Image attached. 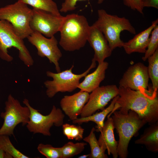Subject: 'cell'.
<instances>
[{"mask_svg": "<svg viewBox=\"0 0 158 158\" xmlns=\"http://www.w3.org/2000/svg\"><path fill=\"white\" fill-rule=\"evenodd\" d=\"M118 88V98L110 114L118 109L124 114L131 110L149 125L158 121L157 93L150 94L120 86Z\"/></svg>", "mask_w": 158, "mask_h": 158, "instance_id": "obj_1", "label": "cell"}, {"mask_svg": "<svg viewBox=\"0 0 158 158\" xmlns=\"http://www.w3.org/2000/svg\"><path fill=\"white\" fill-rule=\"evenodd\" d=\"M90 26L84 16L75 13L67 15L59 31V45L66 51L80 49L87 41Z\"/></svg>", "mask_w": 158, "mask_h": 158, "instance_id": "obj_2", "label": "cell"}, {"mask_svg": "<svg viewBox=\"0 0 158 158\" xmlns=\"http://www.w3.org/2000/svg\"><path fill=\"white\" fill-rule=\"evenodd\" d=\"M98 19L93 24L103 34L109 46L113 51L117 47H122L124 42L120 38V34L124 30L132 34L136 31L128 19L111 15L103 9L97 11Z\"/></svg>", "mask_w": 158, "mask_h": 158, "instance_id": "obj_3", "label": "cell"}, {"mask_svg": "<svg viewBox=\"0 0 158 158\" xmlns=\"http://www.w3.org/2000/svg\"><path fill=\"white\" fill-rule=\"evenodd\" d=\"M111 117L114 128L118 134L117 152L120 158H126L128 147L132 137L146 123L135 111L129 110L128 114H124L115 111Z\"/></svg>", "mask_w": 158, "mask_h": 158, "instance_id": "obj_4", "label": "cell"}, {"mask_svg": "<svg viewBox=\"0 0 158 158\" xmlns=\"http://www.w3.org/2000/svg\"><path fill=\"white\" fill-rule=\"evenodd\" d=\"M13 47L19 51V57L28 67L32 66L34 60L23 39L16 32L13 26L6 20H0V58L8 62L12 61L13 57L8 49Z\"/></svg>", "mask_w": 158, "mask_h": 158, "instance_id": "obj_5", "label": "cell"}, {"mask_svg": "<svg viewBox=\"0 0 158 158\" xmlns=\"http://www.w3.org/2000/svg\"><path fill=\"white\" fill-rule=\"evenodd\" d=\"M96 62L92 59V63L88 69L80 74L73 73V65L69 69L56 73L49 71H47V76L53 79L52 80H47L44 83L47 88L46 93L47 96L51 98L59 92H72L74 91L78 88L81 79L85 77L92 69L96 67Z\"/></svg>", "mask_w": 158, "mask_h": 158, "instance_id": "obj_6", "label": "cell"}, {"mask_svg": "<svg viewBox=\"0 0 158 158\" xmlns=\"http://www.w3.org/2000/svg\"><path fill=\"white\" fill-rule=\"evenodd\" d=\"M32 9L27 4L18 1L14 4L0 8V20L7 21L23 40L33 31L30 26Z\"/></svg>", "mask_w": 158, "mask_h": 158, "instance_id": "obj_7", "label": "cell"}, {"mask_svg": "<svg viewBox=\"0 0 158 158\" xmlns=\"http://www.w3.org/2000/svg\"><path fill=\"white\" fill-rule=\"evenodd\" d=\"M23 103L30 110L29 120L26 127L29 132L34 134L40 133L50 136V129L52 126L59 127L63 124L65 115L62 110L55 106H53L49 114L44 115L31 107L27 99H24Z\"/></svg>", "mask_w": 158, "mask_h": 158, "instance_id": "obj_8", "label": "cell"}, {"mask_svg": "<svg viewBox=\"0 0 158 158\" xmlns=\"http://www.w3.org/2000/svg\"><path fill=\"white\" fill-rule=\"evenodd\" d=\"M30 116L29 108L22 106L18 100L9 94L5 102V111L0 114L4 122L0 128V135H13L16 126L20 123L26 125Z\"/></svg>", "mask_w": 158, "mask_h": 158, "instance_id": "obj_9", "label": "cell"}, {"mask_svg": "<svg viewBox=\"0 0 158 158\" xmlns=\"http://www.w3.org/2000/svg\"><path fill=\"white\" fill-rule=\"evenodd\" d=\"M149 76L147 67L141 62L129 66L119 80L120 87L153 94L154 92L148 85Z\"/></svg>", "mask_w": 158, "mask_h": 158, "instance_id": "obj_10", "label": "cell"}, {"mask_svg": "<svg viewBox=\"0 0 158 158\" xmlns=\"http://www.w3.org/2000/svg\"><path fill=\"white\" fill-rule=\"evenodd\" d=\"M50 38H47L42 34L33 31L27 38L37 48L38 55L42 57H46L50 63L54 64L56 71L59 73L61 71L59 61L62 54L54 36Z\"/></svg>", "mask_w": 158, "mask_h": 158, "instance_id": "obj_11", "label": "cell"}, {"mask_svg": "<svg viewBox=\"0 0 158 158\" xmlns=\"http://www.w3.org/2000/svg\"><path fill=\"white\" fill-rule=\"evenodd\" d=\"M32 11L30 26L33 31L49 37L59 31L64 16L36 8H33Z\"/></svg>", "mask_w": 158, "mask_h": 158, "instance_id": "obj_12", "label": "cell"}, {"mask_svg": "<svg viewBox=\"0 0 158 158\" xmlns=\"http://www.w3.org/2000/svg\"><path fill=\"white\" fill-rule=\"evenodd\" d=\"M80 114L81 117L93 114L97 111H102L111 99L118 95V88L115 85L99 86L93 90Z\"/></svg>", "mask_w": 158, "mask_h": 158, "instance_id": "obj_13", "label": "cell"}, {"mask_svg": "<svg viewBox=\"0 0 158 158\" xmlns=\"http://www.w3.org/2000/svg\"><path fill=\"white\" fill-rule=\"evenodd\" d=\"M87 41L94 51L93 59L98 64L111 56L112 51L107 40L102 32L93 25L90 26Z\"/></svg>", "mask_w": 158, "mask_h": 158, "instance_id": "obj_14", "label": "cell"}, {"mask_svg": "<svg viewBox=\"0 0 158 158\" xmlns=\"http://www.w3.org/2000/svg\"><path fill=\"white\" fill-rule=\"evenodd\" d=\"M90 96L89 93L80 91L71 95H66L60 104L61 110L70 120L78 118L80 115Z\"/></svg>", "mask_w": 158, "mask_h": 158, "instance_id": "obj_15", "label": "cell"}, {"mask_svg": "<svg viewBox=\"0 0 158 158\" xmlns=\"http://www.w3.org/2000/svg\"><path fill=\"white\" fill-rule=\"evenodd\" d=\"M158 20L152 21L148 28L136 35L132 39L124 42L123 47L126 53L128 54L133 53H145L148 45L151 32L158 24Z\"/></svg>", "mask_w": 158, "mask_h": 158, "instance_id": "obj_16", "label": "cell"}, {"mask_svg": "<svg viewBox=\"0 0 158 158\" xmlns=\"http://www.w3.org/2000/svg\"><path fill=\"white\" fill-rule=\"evenodd\" d=\"M114 127L111 117H107L98 140L99 144L104 152L107 150L108 154H111L114 158L118 157L117 152L118 142L114 134Z\"/></svg>", "mask_w": 158, "mask_h": 158, "instance_id": "obj_17", "label": "cell"}, {"mask_svg": "<svg viewBox=\"0 0 158 158\" xmlns=\"http://www.w3.org/2000/svg\"><path fill=\"white\" fill-rule=\"evenodd\" d=\"M108 66L109 63L106 61L99 63L94 71L85 77L83 81L80 83L78 88L81 91L90 93L99 87L101 83L105 78L106 71Z\"/></svg>", "mask_w": 158, "mask_h": 158, "instance_id": "obj_18", "label": "cell"}, {"mask_svg": "<svg viewBox=\"0 0 158 158\" xmlns=\"http://www.w3.org/2000/svg\"><path fill=\"white\" fill-rule=\"evenodd\" d=\"M135 143L144 145L149 151L158 152V121L146 128L140 138L135 141Z\"/></svg>", "mask_w": 158, "mask_h": 158, "instance_id": "obj_19", "label": "cell"}, {"mask_svg": "<svg viewBox=\"0 0 158 158\" xmlns=\"http://www.w3.org/2000/svg\"><path fill=\"white\" fill-rule=\"evenodd\" d=\"M118 95L112 99L110 104L106 108L99 113L93 114L89 116L77 118L72 120L74 124H78L80 125L83 123L90 121L93 122L96 125L95 131L97 132H101L102 130L104 125V121L106 117L114 109L115 104L117 99Z\"/></svg>", "mask_w": 158, "mask_h": 158, "instance_id": "obj_20", "label": "cell"}, {"mask_svg": "<svg viewBox=\"0 0 158 158\" xmlns=\"http://www.w3.org/2000/svg\"><path fill=\"white\" fill-rule=\"evenodd\" d=\"M30 5L33 8L41 10L53 14H61L56 3L52 0H18Z\"/></svg>", "mask_w": 158, "mask_h": 158, "instance_id": "obj_21", "label": "cell"}, {"mask_svg": "<svg viewBox=\"0 0 158 158\" xmlns=\"http://www.w3.org/2000/svg\"><path fill=\"white\" fill-rule=\"evenodd\" d=\"M95 128L93 127L92 128L89 134L83 138L84 141L88 143L90 148V153L89 158H107V155L105 154L100 147L97 140L95 132Z\"/></svg>", "mask_w": 158, "mask_h": 158, "instance_id": "obj_22", "label": "cell"}, {"mask_svg": "<svg viewBox=\"0 0 158 158\" xmlns=\"http://www.w3.org/2000/svg\"><path fill=\"white\" fill-rule=\"evenodd\" d=\"M147 67L149 78L152 83L154 91L157 92L158 89V49L147 59Z\"/></svg>", "mask_w": 158, "mask_h": 158, "instance_id": "obj_23", "label": "cell"}, {"mask_svg": "<svg viewBox=\"0 0 158 158\" xmlns=\"http://www.w3.org/2000/svg\"><path fill=\"white\" fill-rule=\"evenodd\" d=\"M87 145L84 142L74 143L70 141L66 143L61 147L62 158H70L80 154Z\"/></svg>", "mask_w": 158, "mask_h": 158, "instance_id": "obj_24", "label": "cell"}, {"mask_svg": "<svg viewBox=\"0 0 158 158\" xmlns=\"http://www.w3.org/2000/svg\"><path fill=\"white\" fill-rule=\"evenodd\" d=\"M62 126L63 134L68 139L80 141L83 139L84 129L80 126L66 123Z\"/></svg>", "mask_w": 158, "mask_h": 158, "instance_id": "obj_25", "label": "cell"}, {"mask_svg": "<svg viewBox=\"0 0 158 158\" xmlns=\"http://www.w3.org/2000/svg\"><path fill=\"white\" fill-rule=\"evenodd\" d=\"M0 148L10 154L14 158H29L16 149L12 143L9 136L0 135Z\"/></svg>", "mask_w": 158, "mask_h": 158, "instance_id": "obj_26", "label": "cell"}, {"mask_svg": "<svg viewBox=\"0 0 158 158\" xmlns=\"http://www.w3.org/2000/svg\"><path fill=\"white\" fill-rule=\"evenodd\" d=\"M38 151L47 158H62L61 147H56L50 144L40 143L37 146Z\"/></svg>", "mask_w": 158, "mask_h": 158, "instance_id": "obj_27", "label": "cell"}, {"mask_svg": "<svg viewBox=\"0 0 158 158\" xmlns=\"http://www.w3.org/2000/svg\"><path fill=\"white\" fill-rule=\"evenodd\" d=\"M158 49V25H156L152 30L144 56L142 59L146 61Z\"/></svg>", "mask_w": 158, "mask_h": 158, "instance_id": "obj_28", "label": "cell"}, {"mask_svg": "<svg viewBox=\"0 0 158 158\" xmlns=\"http://www.w3.org/2000/svg\"><path fill=\"white\" fill-rule=\"evenodd\" d=\"M86 0H64L61 4L60 12L66 13L68 11L74 10L76 8L77 2L78 1ZM105 0H97L98 4L102 3Z\"/></svg>", "mask_w": 158, "mask_h": 158, "instance_id": "obj_29", "label": "cell"}, {"mask_svg": "<svg viewBox=\"0 0 158 158\" xmlns=\"http://www.w3.org/2000/svg\"><path fill=\"white\" fill-rule=\"evenodd\" d=\"M145 0H123L124 5L134 11L143 14V4Z\"/></svg>", "mask_w": 158, "mask_h": 158, "instance_id": "obj_30", "label": "cell"}, {"mask_svg": "<svg viewBox=\"0 0 158 158\" xmlns=\"http://www.w3.org/2000/svg\"><path fill=\"white\" fill-rule=\"evenodd\" d=\"M143 7H152L158 9V0H145Z\"/></svg>", "mask_w": 158, "mask_h": 158, "instance_id": "obj_31", "label": "cell"}, {"mask_svg": "<svg viewBox=\"0 0 158 158\" xmlns=\"http://www.w3.org/2000/svg\"><path fill=\"white\" fill-rule=\"evenodd\" d=\"M10 154L6 152L0 148V158H13Z\"/></svg>", "mask_w": 158, "mask_h": 158, "instance_id": "obj_32", "label": "cell"}, {"mask_svg": "<svg viewBox=\"0 0 158 158\" xmlns=\"http://www.w3.org/2000/svg\"><path fill=\"white\" fill-rule=\"evenodd\" d=\"M90 154H85L84 155H81L80 156H79L78 158H89V157L90 156Z\"/></svg>", "mask_w": 158, "mask_h": 158, "instance_id": "obj_33", "label": "cell"}]
</instances>
